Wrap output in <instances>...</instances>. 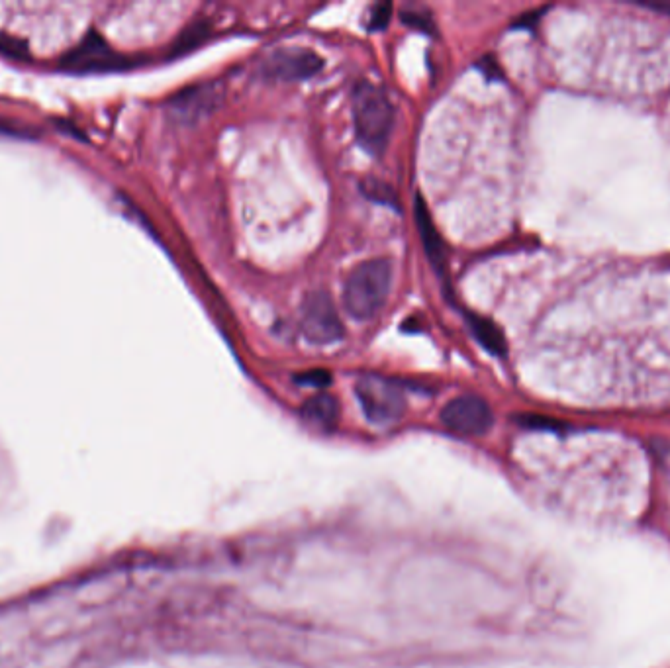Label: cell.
Listing matches in <instances>:
<instances>
[{"mask_svg":"<svg viewBox=\"0 0 670 668\" xmlns=\"http://www.w3.org/2000/svg\"><path fill=\"white\" fill-rule=\"evenodd\" d=\"M394 281V265L386 257L359 263L343 285L345 312L355 320H373L383 310Z\"/></svg>","mask_w":670,"mask_h":668,"instance_id":"obj_1","label":"cell"},{"mask_svg":"<svg viewBox=\"0 0 670 668\" xmlns=\"http://www.w3.org/2000/svg\"><path fill=\"white\" fill-rule=\"evenodd\" d=\"M353 122L363 147L373 155H383L394 128V106L383 89L367 81L355 87Z\"/></svg>","mask_w":670,"mask_h":668,"instance_id":"obj_2","label":"cell"},{"mask_svg":"<svg viewBox=\"0 0 670 668\" xmlns=\"http://www.w3.org/2000/svg\"><path fill=\"white\" fill-rule=\"evenodd\" d=\"M355 394L367 420L377 426H390L406 412V394L392 379L365 375L355 382Z\"/></svg>","mask_w":670,"mask_h":668,"instance_id":"obj_3","label":"cell"},{"mask_svg":"<svg viewBox=\"0 0 670 668\" xmlns=\"http://www.w3.org/2000/svg\"><path fill=\"white\" fill-rule=\"evenodd\" d=\"M300 328L304 337L314 345H330L345 335L334 298L326 290H314L304 296L300 306Z\"/></svg>","mask_w":670,"mask_h":668,"instance_id":"obj_4","label":"cell"},{"mask_svg":"<svg viewBox=\"0 0 670 668\" xmlns=\"http://www.w3.org/2000/svg\"><path fill=\"white\" fill-rule=\"evenodd\" d=\"M441 422L459 435H484L494 424L490 404L477 394H461L449 400L441 410Z\"/></svg>","mask_w":670,"mask_h":668,"instance_id":"obj_5","label":"cell"},{"mask_svg":"<svg viewBox=\"0 0 670 668\" xmlns=\"http://www.w3.org/2000/svg\"><path fill=\"white\" fill-rule=\"evenodd\" d=\"M324 67V59L308 48H279L271 51L263 65L261 73L271 81H306L320 73Z\"/></svg>","mask_w":670,"mask_h":668,"instance_id":"obj_6","label":"cell"},{"mask_svg":"<svg viewBox=\"0 0 670 668\" xmlns=\"http://www.w3.org/2000/svg\"><path fill=\"white\" fill-rule=\"evenodd\" d=\"M126 65L128 61L108 48L106 42L96 32H91L77 48L69 51L61 59V67L67 71H75V73L114 71Z\"/></svg>","mask_w":670,"mask_h":668,"instance_id":"obj_7","label":"cell"},{"mask_svg":"<svg viewBox=\"0 0 670 668\" xmlns=\"http://www.w3.org/2000/svg\"><path fill=\"white\" fill-rule=\"evenodd\" d=\"M222 96L220 83L192 85L171 98L169 110L177 120L192 124L214 112L220 106Z\"/></svg>","mask_w":670,"mask_h":668,"instance_id":"obj_8","label":"cell"},{"mask_svg":"<svg viewBox=\"0 0 670 668\" xmlns=\"http://www.w3.org/2000/svg\"><path fill=\"white\" fill-rule=\"evenodd\" d=\"M416 226H418L420 238H422L426 255H428L433 269L439 275H445L447 273V247H445V241L441 238V234H439V230H437V226L431 218L430 210H428V206L422 198H418V202H416Z\"/></svg>","mask_w":670,"mask_h":668,"instance_id":"obj_9","label":"cell"},{"mask_svg":"<svg viewBox=\"0 0 670 668\" xmlns=\"http://www.w3.org/2000/svg\"><path fill=\"white\" fill-rule=\"evenodd\" d=\"M302 416L322 430H332L339 420V402L330 392H318L302 404Z\"/></svg>","mask_w":670,"mask_h":668,"instance_id":"obj_10","label":"cell"},{"mask_svg":"<svg viewBox=\"0 0 670 668\" xmlns=\"http://www.w3.org/2000/svg\"><path fill=\"white\" fill-rule=\"evenodd\" d=\"M469 328L479 339L480 345L492 355L504 357L508 353V341L502 334V330L492 320L479 316V314H469Z\"/></svg>","mask_w":670,"mask_h":668,"instance_id":"obj_11","label":"cell"},{"mask_svg":"<svg viewBox=\"0 0 670 668\" xmlns=\"http://www.w3.org/2000/svg\"><path fill=\"white\" fill-rule=\"evenodd\" d=\"M210 34V26L204 20H196L191 26L179 36V40L173 44L171 53L173 55H183L187 51L198 48Z\"/></svg>","mask_w":670,"mask_h":668,"instance_id":"obj_12","label":"cell"},{"mask_svg":"<svg viewBox=\"0 0 670 668\" xmlns=\"http://www.w3.org/2000/svg\"><path fill=\"white\" fill-rule=\"evenodd\" d=\"M361 192H363L367 198H371V200H375V202H379V204L392 206V208H396V210L400 208V198L396 196L394 189H392L390 185H386L381 179H377V177H367V179H363V183H361Z\"/></svg>","mask_w":670,"mask_h":668,"instance_id":"obj_13","label":"cell"},{"mask_svg":"<svg viewBox=\"0 0 670 668\" xmlns=\"http://www.w3.org/2000/svg\"><path fill=\"white\" fill-rule=\"evenodd\" d=\"M0 134L8 138H20V140H34L38 138V132H34L28 126H22L20 122H14L10 118L0 116Z\"/></svg>","mask_w":670,"mask_h":668,"instance_id":"obj_14","label":"cell"},{"mask_svg":"<svg viewBox=\"0 0 670 668\" xmlns=\"http://www.w3.org/2000/svg\"><path fill=\"white\" fill-rule=\"evenodd\" d=\"M296 382L320 390V388H326V386L332 382V377H330V373L324 371V369H312V371H306V373L296 375Z\"/></svg>","mask_w":670,"mask_h":668,"instance_id":"obj_15","label":"cell"},{"mask_svg":"<svg viewBox=\"0 0 670 668\" xmlns=\"http://www.w3.org/2000/svg\"><path fill=\"white\" fill-rule=\"evenodd\" d=\"M392 18V4H377L369 14V30H384Z\"/></svg>","mask_w":670,"mask_h":668,"instance_id":"obj_16","label":"cell"},{"mask_svg":"<svg viewBox=\"0 0 670 668\" xmlns=\"http://www.w3.org/2000/svg\"><path fill=\"white\" fill-rule=\"evenodd\" d=\"M402 20L412 26V28H420V30H431V14H420V12H404Z\"/></svg>","mask_w":670,"mask_h":668,"instance_id":"obj_17","label":"cell"},{"mask_svg":"<svg viewBox=\"0 0 670 668\" xmlns=\"http://www.w3.org/2000/svg\"><path fill=\"white\" fill-rule=\"evenodd\" d=\"M522 426H527V428H547V430H553V428H559L557 422H551L547 418H539V416H522L520 418Z\"/></svg>","mask_w":670,"mask_h":668,"instance_id":"obj_18","label":"cell"},{"mask_svg":"<svg viewBox=\"0 0 670 668\" xmlns=\"http://www.w3.org/2000/svg\"><path fill=\"white\" fill-rule=\"evenodd\" d=\"M639 6H643V8H647V10H655V12H661V14L670 16V0L669 2H639Z\"/></svg>","mask_w":670,"mask_h":668,"instance_id":"obj_19","label":"cell"},{"mask_svg":"<svg viewBox=\"0 0 670 668\" xmlns=\"http://www.w3.org/2000/svg\"><path fill=\"white\" fill-rule=\"evenodd\" d=\"M57 128H59V130H65V132H69V134H73V136H79L81 140H85V136L79 132V128H73V124H67V122H63V120H57Z\"/></svg>","mask_w":670,"mask_h":668,"instance_id":"obj_20","label":"cell"},{"mask_svg":"<svg viewBox=\"0 0 670 668\" xmlns=\"http://www.w3.org/2000/svg\"><path fill=\"white\" fill-rule=\"evenodd\" d=\"M537 14H539V12H533V18H531V20H535V18H539V16H537ZM527 20H529V18H527ZM526 24H527L526 20H522V22H520V24H518V26H526Z\"/></svg>","mask_w":670,"mask_h":668,"instance_id":"obj_21","label":"cell"}]
</instances>
